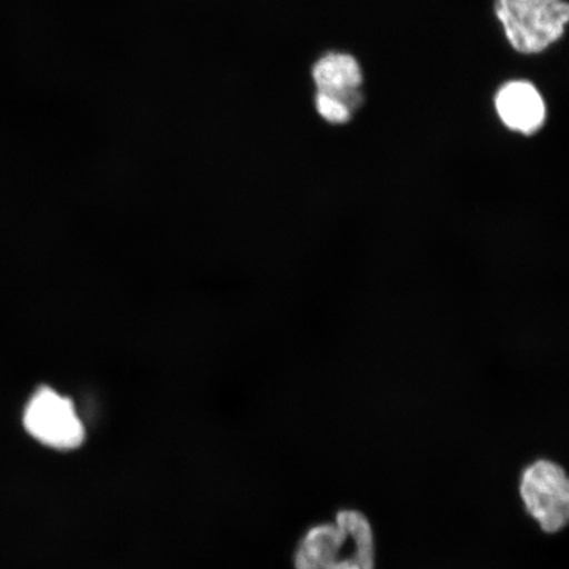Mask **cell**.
I'll use <instances>...</instances> for the list:
<instances>
[{"mask_svg": "<svg viewBox=\"0 0 569 569\" xmlns=\"http://www.w3.org/2000/svg\"><path fill=\"white\" fill-rule=\"evenodd\" d=\"M296 569H375L371 523L358 510H341L336 522L306 532L295 557Z\"/></svg>", "mask_w": 569, "mask_h": 569, "instance_id": "1", "label": "cell"}, {"mask_svg": "<svg viewBox=\"0 0 569 569\" xmlns=\"http://www.w3.org/2000/svg\"><path fill=\"white\" fill-rule=\"evenodd\" d=\"M495 13L516 52L539 54L563 38L569 4L566 0H496Z\"/></svg>", "mask_w": 569, "mask_h": 569, "instance_id": "2", "label": "cell"}, {"mask_svg": "<svg viewBox=\"0 0 569 569\" xmlns=\"http://www.w3.org/2000/svg\"><path fill=\"white\" fill-rule=\"evenodd\" d=\"M311 77L319 117L333 126L350 123L365 104L359 61L350 53H326L312 67Z\"/></svg>", "mask_w": 569, "mask_h": 569, "instance_id": "3", "label": "cell"}, {"mask_svg": "<svg viewBox=\"0 0 569 569\" xmlns=\"http://www.w3.org/2000/svg\"><path fill=\"white\" fill-rule=\"evenodd\" d=\"M23 425L34 440L57 451L77 450L87 439L73 401L52 388L34 391L24 409Z\"/></svg>", "mask_w": 569, "mask_h": 569, "instance_id": "4", "label": "cell"}, {"mask_svg": "<svg viewBox=\"0 0 569 569\" xmlns=\"http://www.w3.org/2000/svg\"><path fill=\"white\" fill-rule=\"evenodd\" d=\"M521 497L526 510L547 533L563 530L569 518V482L557 462L538 460L525 469Z\"/></svg>", "mask_w": 569, "mask_h": 569, "instance_id": "5", "label": "cell"}, {"mask_svg": "<svg viewBox=\"0 0 569 569\" xmlns=\"http://www.w3.org/2000/svg\"><path fill=\"white\" fill-rule=\"evenodd\" d=\"M498 119L511 132L532 137L542 130L547 107L542 94L529 81L515 80L503 83L495 96Z\"/></svg>", "mask_w": 569, "mask_h": 569, "instance_id": "6", "label": "cell"}]
</instances>
